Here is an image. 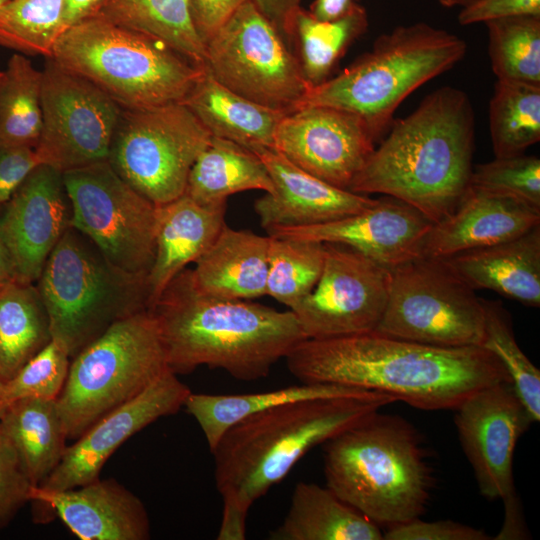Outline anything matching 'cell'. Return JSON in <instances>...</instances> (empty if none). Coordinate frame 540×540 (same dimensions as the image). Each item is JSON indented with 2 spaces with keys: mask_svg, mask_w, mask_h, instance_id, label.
<instances>
[{
  "mask_svg": "<svg viewBox=\"0 0 540 540\" xmlns=\"http://www.w3.org/2000/svg\"><path fill=\"white\" fill-rule=\"evenodd\" d=\"M286 362L301 382L385 393L423 410H454L478 390L511 382L497 357L481 346L438 347L376 330L307 338Z\"/></svg>",
  "mask_w": 540,
  "mask_h": 540,
  "instance_id": "obj_1",
  "label": "cell"
},
{
  "mask_svg": "<svg viewBox=\"0 0 540 540\" xmlns=\"http://www.w3.org/2000/svg\"><path fill=\"white\" fill-rule=\"evenodd\" d=\"M396 401L380 392L310 399L256 412L229 427L211 450L216 488L223 500L216 538L245 539L252 504L308 451Z\"/></svg>",
  "mask_w": 540,
  "mask_h": 540,
  "instance_id": "obj_2",
  "label": "cell"
},
{
  "mask_svg": "<svg viewBox=\"0 0 540 540\" xmlns=\"http://www.w3.org/2000/svg\"><path fill=\"white\" fill-rule=\"evenodd\" d=\"M474 148L470 99L464 91L444 86L412 113L392 121L348 190L394 197L435 224L452 214L465 195Z\"/></svg>",
  "mask_w": 540,
  "mask_h": 540,
  "instance_id": "obj_3",
  "label": "cell"
},
{
  "mask_svg": "<svg viewBox=\"0 0 540 540\" xmlns=\"http://www.w3.org/2000/svg\"><path fill=\"white\" fill-rule=\"evenodd\" d=\"M169 369L188 374L197 367L225 370L252 381L307 339L291 310L225 299L200 292L191 269H183L150 306Z\"/></svg>",
  "mask_w": 540,
  "mask_h": 540,
  "instance_id": "obj_4",
  "label": "cell"
},
{
  "mask_svg": "<svg viewBox=\"0 0 540 540\" xmlns=\"http://www.w3.org/2000/svg\"><path fill=\"white\" fill-rule=\"evenodd\" d=\"M326 486L377 525L420 517L430 472L415 430L379 411L325 442Z\"/></svg>",
  "mask_w": 540,
  "mask_h": 540,
  "instance_id": "obj_5",
  "label": "cell"
},
{
  "mask_svg": "<svg viewBox=\"0 0 540 540\" xmlns=\"http://www.w3.org/2000/svg\"><path fill=\"white\" fill-rule=\"evenodd\" d=\"M50 58L126 110L182 103L205 69L164 41L95 14L66 29Z\"/></svg>",
  "mask_w": 540,
  "mask_h": 540,
  "instance_id": "obj_6",
  "label": "cell"
},
{
  "mask_svg": "<svg viewBox=\"0 0 540 540\" xmlns=\"http://www.w3.org/2000/svg\"><path fill=\"white\" fill-rule=\"evenodd\" d=\"M466 51L464 40L427 23L398 26L381 34L369 52L338 75L311 87L298 108L330 106L351 112L378 140L404 99L451 69Z\"/></svg>",
  "mask_w": 540,
  "mask_h": 540,
  "instance_id": "obj_7",
  "label": "cell"
},
{
  "mask_svg": "<svg viewBox=\"0 0 540 540\" xmlns=\"http://www.w3.org/2000/svg\"><path fill=\"white\" fill-rule=\"evenodd\" d=\"M36 286L52 340L71 358L116 322L149 309L146 277L112 264L73 226L50 253Z\"/></svg>",
  "mask_w": 540,
  "mask_h": 540,
  "instance_id": "obj_8",
  "label": "cell"
},
{
  "mask_svg": "<svg viewBox=\"0 0 540 540\" xmlns=\"http://www.w3.org/2000/svg\"><path fill=\"white\" fill-rule=\"evenodd\" d=\"M168 370L159 328L149 309L113 324L71 358L56 399L68 440H76Z\"/></svg>",
  "mask_w": 540,
  "mask_h": 540,
  "instance_id": "obj_9",
  "label": "cell"
},
{
  "mask_svg": "<svg viewBox=\"0 0 540 540\" xmlns=\"http://www.w3.org/2000/svg\"><path fill=\"white\" fill-rule=\"evenodd\" d=\"M375 330L438 347L481 346L482 300L443 260L419 256L391 269L387 304Z\"/></svg>",
  "mask_w": 540,
  "mask_h": 540,
  "instance_id": "obj_10",
  "label": "cell"
},
{
  "mask_svg": "<svg viewBox=\"0 0 540 540\" xmlns=\"http://www.w3.org/2000/svg\"><path fill=\"white\" fill-rule=\"evenodd\" d=\"M212 135L183 103L122 109L108 162L155 205L185 193L190 170Z\"/></svg>",
  "mask_w": 540,
  "mask_h": 540,
  "instance_id": "obj_11",
  "label": "cell"
},
{
  "mask_svg": "<svg viewBox=\"0 0 540 540\" xmlns=\"http://www.w3.org/2000/svg\"><path fill=\"white\" fill-rule=\"evenodd\" d=\"M205 68L236 94L287 112L296 110L311 88L286 40L252 0L207 40Z\"/></svg>",
  "mask_w": 540,
  "mask_h": 540,
  "instance_id": "obj_12",
  "label": "cell"
},
{
  "mask_svg": "<svg viewBox=\"0 0 540 540\" xmlns=\"http://www.w3.org/2000/svg\"><path fill=\"white\" fill-rule=\"evenodd\" d=\"M71 226L86 235L118 268L147 277L155 257L158 206L108 161L63 173Z\"/></svg>",
  "mask_w": 540,
  "mask_h": 540,
  "instance_id": "obj_13",
  "label": "cell"
},
{
  "mask_svg": "<svg viewBox=\"0 0 540 540\" xmlns=\"http://www.w3.org/2000/svg\"><path fill=\"white\" fill-rule=\"evenodd\" d=\"M41 108L40 164L64 173L108 161L122 108L101 89L46 58Z\"/></svg>",
  "mask_w": 540,
  "mask_h": 540,
  "instance_id": "obj_14",
  "label": "cell"
},
{
  "mask_svg": "<svg viewBox=\"0 0 540 540\" xmlns=\"http://www.w3.org/2000/svg\"><path fill=\"white\" fill-rule=\"evenodd\" d=\"M324 246L316 286L291 310L303 333L325 339L375 330L387 304L391 269L348 246Z\"/></svg>",
  "mask_w": 540,
  "mask_h": 540,
  "instance_id": "obj_15",
  "label": "cell"
},
{
  "mask_svg": "<svg viewBox=\"0 0 540 540\" xmlns=\"http://www.w3.org/2000/svg\"><path fill=\"white\" fill-rule=\"evenodd\" d=\"M454 410L459 440L482 496L504 501L516 495L514 450L534 420L511 382L478 390Z\"/></svg>",
  "mask_w": 540,
  "mask_h": 540,
  "instance_id": "obj_16",
  "label": "cell"
},
{
  "mask_svg": "<svg viewBox=\"0 0 540 540\" xmlns=\"http://www.w3.org/2000/svg\"><path fill=\"white\" fill-rule=\"evenodd\" d=\"M376 141L366 122L351 112L304 106L283 117L273 149L304 171L348 190Z\"/></svg>",
  "mask_w": 540,
  "mask_h": 540,
  "instance_id": "obj_17",
  "label": "cell"
},
{
  "mask_svg": "<svg viewBox=\"0 0 540 540\" xmlns=\"http://www.w3.org/2000/svg\"><path fill=\"white\" fill-rule=\"evenodd\" d=\"M191 390L171 370L139 395L113 409L68 445L50 476L39 486L47 491L77 487L100 477L110 456L131 436L156 420L176 414Z\"/></svg>",
  "mask_w": 540,
  "mask_h": 540,
  "instance_id": "obj_18",
  "label": "cell"
},
{
  "mask_svg": "<svg viewBox=\"0 0 540 540\" xmlns=\"http://www.w3.org/2000/svg\"><path fill=\"white\" fill-rule=\"evenodd\" d=\"M0 210V235L11 257L15 280L36 283L50 253L71 226L63 173L37 165Z\"/></svg>",
  "mask_w": 540,
  "mask_h": 540,
  "instance_id": "obj_19",
  "label": "cell"
},
{
  "mask_svg": "<svg viewBox=\"0 0 540 540\" xmlns=\"http://www.w3.org/2000/svg\"><path fill=\"white\" fill-rule=\"evenodd\" d=\"M433 223L409 204L384 196L359 212L325 223L270 229L272 237H290L355 249L376 263L393 269L421 255Z\"/></svg>",
  "mask_w": 540,
  "mask_h": 540,
  "instance_id": "obj_20",
  "label": "cell"
},
{
  "mask_svg": "<svg viewBox=\"0 0 540 540\" xmlns=\"http://www.w3.org/2000/svg\"><path fill=\"white\" fill-rule=\"evenodd\" d=\"M33 520L59 518L82 540H147L151 536L145 505L132 491L112 478L56 491L33 487Z\"/></svg>",
  "mask_w": 540,
  "mask_h": 540,
  "instance_id": "obj_21",
  "label": "cell"
},
{
  "mask_svg": "<svg viewBox=\"0 0 540 540\" xmlns=\"http://www.w3.org/2000/svg\"><path fill=\"white\" fill-rule=\"evenodd\" d=\"M266 166L274 185L254 203L266 231L336 220L372 206L377 199L335 187L294 165L274 149L253 150Z\"/></svg>",
  "mask_w": 540,
  "mask_h": 540,
  "instance_id": "obj_22",
  "label": "cell"
},
{
  "mask_svg": "<svg viewBox=\"0 0 540 540\" xmlns=\"http://www.w3.org/2000/svg\"><path fill=\"white\" fill-rule=\"evenodd\" d=\"M537 225L540 210L469 186L454 212L432 225L420 256L446 258L509 240Z\"/></svg>",
  "mask_w": 540,
  "mask_h": 540,
  "instance_id": "obj_23",
  "label": "cell"
},
{
  "mask_svg": "<svg viewBox=\"0 0 540 540\" xmlns=\"http://www.w3.org/2000/svg\"><path fill=\"white\" fill-rule=\"evenodd\" d=\"M441 260L473 290H492L525 306H540V225Z\"/></svg>",
  "mask_w": 540,
  "mask_h": 540,
  "instance_id": "obj_24",
  "label": "cell"
},
{
  "mask_svg": "<svg viewBox=\"0 0 540 540\" xmlns=\"http://www.w3.org/2000/svg\"><path fill=\"white\" fill-rule=\"evenodd\" d=\"M226 202L202 205L183 194L158 205L155 257L146 277L149 308L171 280L195 262L224 226Z\"/></svg>",
  "mask_w": 540,
  "mask_h": 540,
  "instance_id": "obj_25",
  "label": "cell"
},
{
  "mask_svg": "<svg viewBox=\"0 0 540 540\" xmlns=\"http://www.w3.org/2000/svg\"><path fill=\"white\" fill-rule=\"evenodd\" d=\"M270 237L224 226L191 269L196 288L208 296L252 300L266 295Z\"/></svg>",
  "mask_w": 540,
  "mask_h": 540,
  "instance_id": "obj_26",
  "label": "cell"
},
{
  "mask_svg": "<svg viewBox=\"0 0 540 540\" xmlns=\"http://www.w3.org/2000/svg\"><path fill=\"white\" fill-rule=\"evenodd\" d=\"M212 136L247 149H273L277 127L289 113L244 98L229 90L204 69L182 102Z\"/></svg>",
  "mask_w": 540,
  "mask_h": 540,
  "instance_id": "obj_27",
  "label": "cell"
},
{
  "mask_svg": "<svg viewBox=\"0 0 540 540\" xmlns=\"http://www.w3.org/2000/svg\"><path fill=\"white\" fill-rule=\"evenodd\" d=\"M271 540H382L379 526L327 486L299 482Z\"/></svg>",
  "mask_w": 540,
  "mask_h": 540,
  "instance_id": "obj_28",
  "label": "cell"
},
{
  "mask_svg": "<svg viewBox=\"0 0 540 540\" xmlns=\"http://www.w3.org/2000/svg\"><path fill=\"white\" fill-rule=\"evenodd\" d=\"M0 428L31 484L41 485L67 448L68 438L56 399L27 397L10 403L0 414Z\"/></svg>",
  "mask_w": 540,
  "mask_h": 540,
  "instance_id": "obj_29",
  "label": "cell"
},
{
  "mask_svg": "<svg viewBox=\"0 0 540 540\" xmlns=\"http://www.w3.org/2000/svg\"><path fill=\"white\" fill-rule=\"evenodd\" d=\"M248 190L274 192L266 166L252 150L212 136L190 170L184 194L199 204L214 205Z\"/></svg>",
  "mask_w": 540,
  "mask_h": 540,
  "instance_id": "obj_30",
  "label": "cell"
},
{
  "mask_svg": "<svg viewBox=\"0 0 540 540\" xmlns=\"http://www.w3.org/2000/svg\"><path fill=\"white\" fill-rule=\"evenodd\" d=\"M374 391L326 383H304L286 388L246 394L191 392L184 407L199 424L210 451L224 432L241 419L274 406L330 397L362 396Z\"/></svg>",
  "mask_w": 540,
  "mask_h": 540,
  "instance_id": "obj_31",
  "label": "cell"
},
{
  "mask_svg": "<svg viewBox=\"0 0 540 540\" xmlns=\"http://www.w3.org/2000/svg\"><path fill=\"white\" fill-rule=\"evenodd\" d=\"M52 340L49 316L35 283L0 287V380L6 383Z\"/></svg>",
  "mask_w": 540,
  "mask_h": 540,
  "instance_id": "obj_32",
  "label": "cell"
},
{
  "mask_svg": "<svg viewBox=\"0 0 540 540\" xmlns=\"http://www.w3.org/2000/svg\"><path fill=\"white\" fill-rule=\"evenodd\" d=\"M94 14L160 39L205 66L206 44L194 25L189 0H102Z\"/></svg>",
  "mask_w": 540,
  "mask_h": 540,
  "instance_id": "obj_33",
  "label": "cell"
},
{
  "mask_svg": "<svg viewBox=\"0 0 540 540\" xmlns=\"http://www.w3.org/2000/svg\"><path fill=\"white\" fill-rule=\"evenodd\" d=\"M368 28V16L362 5L331 21L313 17L300 7L293 19L291 38H296L303 75L317 86L331 76L349 46Z\"/></svg>",
  "mask_w": 540,
  "mask_h": 540,
  "instance_id": "obj_34",
  "label": "cell"
},
{
  "mask_svg": "<svg viewBox=\"0 0 540 540\" xmlns=\"http://www.w3.org/2000/svg\"><path fill=\"white\" fill-rule=\"evenodd\" d=\"M42 72L22 54L0 71V147L35 148L42 130Z\"/></svg>",
  "mask_w": 540,
  "mask_h": 540,
  "instance_id": "obj_35",
  "label": "cell"
},
{
  "mask_svg": "<svg viewBox=\"0 0 540 540\" xmlns=\"http://www.w3.org/2000/svg\"><path fill=\"white\" fill-rule=\"evenodd\" d=\"M488 114L495 157L524 154L540 140V86L497 79Z\"/></svg>",
  "mask_w": 540,
  "mask_h": 540,
  "instance_id": "obj_36",
  "label": "cell"
},
{
  "mask_svg": "<svg viewBox=\"0 0 540 540\" xmlns=\"http://www.w3.org/2000/svg\"><path fill=\"white\" fill-rule=\"evenodd\" d=\"M269 237L266 295L292 310L316 286L324 265L325 246L312 240Z\"/></svg>",
  "mask_w": 540,
  "mask_h": 540,
  "instance_id": "obj_37",
  "label": "cell"
},
{
  "mask_svg": "<svg viewBox=\"0 0 540 540\" xmlns=\"http://www.w3.org/2000/svg\"><path fill=\"white\" fill-rule=\"evenodd\" d=\"M485 24L497 79L540 86V17L500 18Z\"/></svg>",
  "mask_w": 540,
  "mask_h": 540,
  "instance_id": "obj_38",
  "label": "cell"
},
{
  "mask_svg": "<svg viewBox=\"0 0 540 540\" xmlns=\"http://www.w3.org/2000/svg\"><path fill=\"white\" fill-rule=\"evenodd\" d=\"M66 0H7L0 6V45L50 58L63 33Z\"/></svg>",
  "mask_w": 540,
  "mask_h": 540,
  "instance_id": "obj_39",
  "label": "cell"
},
{
  "mask_svg": "<svg viewBox=\"0 0 540 540\" xmlns=\"http://www.w3.org/2000/svg\"><path fill=\"white\" fill-rule=\"evenodd\" d=\"M482 300L484 337L481 347L493 353L534 422L540 419V371L519 347L510 314L499 301Z\"/></svg>",
  "mask_w": 540,
  "mask_h": 540,
  "instance_id": "obj_40",
  "label": "cell"
},
{
  "mask_svg": "<svg viewBox=\"0 0 540 540\" xmlns=\"http://www.w3.org/2000/svg\"><path fill=\"white\" fill-rule=\"evenodd\" d=\"M469 186L540 210V159L524 154L495 157L473 167Z\"/></svg>",
  "mask_w": 540,
  "mask_h": 540,
  "instance_id": "obj_41",
  "label": "cell"
},
{
  "mask_svg": "<svg viewBox=\"0 0 540 540\" xmlns=\"http://www.w3.org/2000/svg\"><path fill=\"white\" fill-rule=\"evenodd\" d=\"M70 362L67 351L51 340L4 383L0 414L10 403L21 398L57 399L66 382Z\"/></svg>",
  "mask_w": 540,
  "mask_h": 540,
  "instance_id": "obj_42",
  "label": "cell"
},
{
  "mask_svg": "<svg viewBox=\"0 0 540 540\" xmlns=\"http://www.w3.org/2000/svg\"><path fill=\"white\" fill-rule=\"evenodd\" d=\"M33 487L12 444L0 428V530L30 503Z\"/></svg>",
  "mask_w": 540,
  "mask_h": 540,
  "instance_id": "obj_43",
  "label": "cell"
},
{
  "mask_svg": "<svg viewBox=\"0 0 540 540\" xmlns=\"http://www.w3.org/2000/svg\"><path fill=\"white\" fill-rule=\"evenodd\" d=\"M384 540H488L483 530L452 520L427 522L419 517L389 526Z\"/></svg>",
  "mask_w": 540,
  "mask_h": 540,
  "instance_id": "obj_44",
  "label": "cell"
},
{
  "mask_svg": "<svg viewBox=\"0 0 540 540\" xmlns=\"http://www.w3.org/2000/svg\"><path fill=\"white\" fill-rule=\"evenodd\" d=\"M518 16L540 17V0H476L462 8L458 21L470 25Z\"/></svg>",
  "mask_w": 540,
  "mask_h": 540,
  "instance_id": "obj_45",
  "label": "cell"
},
{
  "mask_svg": "<svg viewBox=\"0 0 540 540\" xmlns=\"http://www.w3.org/2000/svg\"><path fill=\"white\" fill-rule=\"evenodd\" d=\"M39 164L33 148L0 147V207Z\"/></svg>",
  "mask_w": 540,
  "mask_h": 540,
  "instance_id": "obj_46",
  "label": "cell"
},
{
  "mask_svg": "<svg viewBox=\"0 0 540 540\" xmlns=\"http://www.w3.org/2000/svg\"><path fill=\"white\" fill-rule=\"evenodd\" d=\"M249 0H189L196 30L206 44L207 40L227 19Z\"/></svg>",
  "mask_w": 540,
  "mask_h": 540,
  "instance_id": "obj_47",
  "label": "cell"
},
{
  "mask_svg": "<svg viewBox=\"0 0 540 540\" xmlns=\"http://www.w3.org/2000/svg\"><path fill=\"white\" fill-rule=\"evenodd\" d=\"M284 38H289L301 0H252Z\"/></svg>",
  "mask_w": 540,
  "mask_h": 540,
  "instance_id": "obj_48",
  "label": "cell"
},
{
  "mask_svg": "<svg viewBox=\"0 0 540 540\" xmlns=\"http://www.w3.org/2000/svg\"><path fill=\"white\" fill-rule=\"evenodd\" d=\"M504 502L505 514L502 529L495 539H525L527 538L524 527L523 515L519 498L514 495Z\"/></svg>",
  "mask_w": 540,
  "mask_h": 540,
  "instance_id": "obj_49",
  "label": "cell"
},
{
  "mask_svg": "<svg viewBox=\"0 0 540 540\" xmlns=\"http://www.w3.org/2000/svg\"><path fill=\"white\" fill-rule=\"evenodd\" d=\"M357 5L358 0H314L309 12L318 20L331 21L346 15Z\"/></svg>",
  "mask_w": 540,
  "mask_h": 540,
  "instance_id": "obj_50",
  "label": "cell"
},
{
  "mask_svg": "<svg viewBox=\"0 0 540 540\" xmlns=\"http://www.w3.org/2000/svg\"><path fill=\"white\" fill-rule=\"evenodd\" d=\"M102 0H66L63 32L80 20L92 15Z\"/></svg>",
  "mask_w": 540,
  "mask_h": 540,
  "instance_id": "obj_51",
  "label": "cell"
},
{
  "mask_svg": "<svg viewBox=\"0 0 540 540\" xmlns=\"http://www.w3.org/2000/svg\"><path fill=\"white\" fill-rule=\"evenodd\" d=\"M13 280L15 276L11 257L0 235V287Z\"/></svg>",
  "mask_w": 540,
  "mask_h": 540,
  "instance_id": "obj_52",
  "label": "cell"
},
{
  "mask_svg": "<svg viewBox=\"0 0 540 540\" xmlns=\"http://www.w3.org/2000/svg\"><path fill=\"white\" fill-rule=\"evenodd\" d=\"M476 0H439L440 4L444 7L451 8L455 6L465 7L475 2Z\"/></svg>",
  "mask_w": 540,
  "mask_h": 540,
  "instance_id": "obj_53",
  "label": "cell"
},
{
  "mask_svg": "<svg viewBox=\"0 0 540 540\" xmlns=\"http://www.w3.org/2000/svg\"><path fill=\"white\" fill-rule=\"evenodd\" d=\"M3 388H4V383L0 380V401H1V398H2V394H3Z\"/></svg>",
  "mask_w": 540,
  "mask_h": 540,
  "instance_id": "obj_54",
  "label": "cell"
},
{
  "mask_svg": "<svg viewBox=\"0 0 540 540\" xmlns=\"http://www.w3.org/2000/svg\"><path fill=\"white\" fill-rule=\"evenodd\" d=\"M7 0H0V6L3 5Z\"/></svg>",
  "mask_w": 540,
  "mask_h": 540,
  "instance_id": "obj_55",
  "label": "cell"
}]
</instances>
